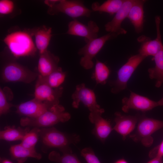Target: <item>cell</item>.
Listing matches in <instances>:
<instances>
[{
	"instance_id": "1",
	"label": "cell",
	"mask_w": 163,
	"mask_h": 163,
	"mask_svg": "<svg viewBox=\"0 0 163 163\" xmlns=\"http://www.w3.org/2000/svg\"><path fill=\"white\" fill-rule=\"evenodd\" d=\"M70 118V113L65 111V108L62 106L58 104L54 105L37 117L22 118L20 120V123L23 126L46 128L60 122L65 123Z\"/></svg>"
},
{
	"instance_id": "2",
	"label": "cell",
	"mask_w": 163,
	"mask_h": 163,
	"mask_svg": "<svg viewBox=\"0 0 163 163\" xmlns=\"http://www.w3.org/2000/svg\"><path fill=\"white\" fill-rule=\"evenodd\" d=\"M4 42L13 55L16 57L32 55L36 47L30 35L28 33L18 31L8 34Z\"/></svg>"
},
{
	"instance_id": "3",
	"label": "cell",
	"mask_w": 163,
	"mask_h": 163,
	"mask_svg": "<svg viewBox=\"0 0 163 163\" xmlns=\"http://www.w3.org/2000/svg\"><path fill=\"white\" fill-rule=\"evenodd\" d=\"M39 135L44 145L57 148L61 152L71 149L69 147L70 144H75L80 140L78 136L67 135L54 127L40 129Z\"/></svg>"
},
{
	"instance_id": "4",
	"label": "cell",
	"mask_w": 163,
	"mask_h": 163,
	"mask_svg": "<svg viewBox=\"0 0 163 163\" xmlns=\"http://www.w3.org/2000/svg\"><path fill=\"white\" fill-rule=\"evenodd\" d=\"M48 13L54 15L62 13L73 19L80 17H89L91 11L80 0H53L52 4L49 7Z\"/></svg>"
},
{
	"instance_id": "5",
	"label": "cell",
	"mask_w": 163,
	"mask_h": 163,
	"mask_svg": "<svg viewBox=\"0 0 163 163\" xmlns=\"http://www.w3.org/2000/svg\"><path fill=\"white\" fill-rule=\"evenodd\" d=\"M163 127V121L147 117L139 121L135 133L130 136L135 142H140L143 145L149 147L152 144V135Z\"/></svg>"
},
{
	"instance_id": "6",
	"label": "cell",
	"mask_w": 163,
	"mask_h": 163,
	"mask_svg": "<svg viewBox=\"0 0 163 163\" xmlns=\"http://www.w3.org/2000/svg\"><path fill=\"white\" fill-rule=\"evenodd\" d=\"M117 35L115 34L109 33L87 43L78 52L79 55L83 56L80 60L81 65L85 69H91L94 66L92 61L93 58L101 50L107 41L116 37Z\"/></svg>"
},
{
	"instance_id": "7",
	"label": "cell",
	"mask_w": 163,
	"mask_h": 163,
	"mask_svg": "<svg viewBox=\"0 0 163 163\" xmlns=\"http://www.w3.org/2000/svg\"><path fill=\"white\" fill-rule=\"evenodd\" d=\"M146 57L140 54L133 55L118 70L117 78L113 83L111 90L113 93H117L126 89L127 83L140 64Z\"/></svg>"
},
{
	"instance_id": "8",
	"label": "cell",
	"mask_w": 163,
	"mask_h": 163,
	"mask_svg": "<svg viewBox=\"0 0 163 163\" xmlns=\"http://www.w3.org/2000/svg\"><path fill=\"white\" fill-rule=\"evenodd\" d=\"M38 74L14 62L5 65L1 72V78L5 82H22L29 83L38 77Z\"/></svg>"
},
{
	"instance_id": "9",
	"label": "cell",
	"mask_w": 163,
	"mask_h": 163,
	"mask_svg": "<svg viewBox=\"0 0 163 163\" xmlns=\"http://www.w3.org/2000/svg\"><path fill=\"white\" fill-rule=\"evenodd\" d=\"M72 98L73 101L72 106L74 108H78L81 102L88 109L90 112L103 113L104 112V110L101 108L97 104L94 91L86 88L84 83L76 86L75 90L72 95Z\"/></svg>"
},
{
	"instance_id": "10",
	"label": "cell",
	"mask_w": 163,
	"mask_h": 163,
	"mask_svg": "<svg viewBox=\"0 0 163 163\" xmlns=\"http://www.w3.org/2000/svg\"><path fill=\"white\" fill-rule=\"evenodd\" d=\"M63 90L62 87L52 88L45 82L42 76L38 74L35 86L34 98L53 105L59 104V99L62 95Z\"/></svg>"
},
{
	"instance_id": "11",
	"label": "cell",
	"mask_w": 163,
	"mask_h": 163,
	"mask_svg": "<svg viewBox=\"0 0 163 163\" xmlns=\"http://www.w3.org/2000/svg\"><path fill=\"white\" fill-rule=\"evenodd\" d=\"M99 31V27L94 21H90L86 25L75 19L69 23L66 34L83 37L87 43L98 37Z\"/></svg>"
},
{
	"instance_id": "12",
	"label": "cell",
	"mask_w": 163,
	"mask_h": 163,
	"mask_svg": "<svg viewBox=\"0 0 163 163\" xmlns=\"http://www.w3.org/2000/svg\"><path fill=\"white\" fill-rule=\"evenodd\" d=\"M122 110L128 112L130 109L146 112L152 110L158 106L157 101L130 91L129 97H125L122 100Z\"/></svg>"
},
{
	"instance_id": "13",
	"label": "cell",
	"mask_w": 163,
	"mask_h": 163,
	"mask_svg": "<svg viewBox=\"0 0 163 163\" xmlns=\"http://www.w3.org/2000/svg\"><path fill=\"white\" fill-rule=\"evenodd\" d=\"M138 0H125L112 20L105 25V30L109 33L115 34L117 35L126 34V31L121 27V24L124 20L127 18L131 8Z\"/></svg>"
},
{
	"instance_id": "14",
	"label": "cell",
	"mask_w": 163,
	"mask_h": 163,
	"mask_svg": "<svg viewBox=\"0 0 163 163\" xmlns=\"http://www.w3.org/2000/svg\"><path fill=\"white\" fill-rule=\"evenodd\" d=\"M53 105L34 99L15 106L16 112L27 117H37L50 109Z\"/></svg>"
},
{
	"instance_id": "15",
	"label": "cell",
	"mask_w": 163,
	"mask_h": 163,
	"mask_svg": "<svg viewBox=\"0 0 163 163\" xmlns=\"http://www.w3.org/2000/svg\"><path fill=\"white\" fill-rule=\"evenodd\" d=\"M115 124L113 130L120 134L125 140L135 129L138 119L137 116L126 115L119 112L115 113Z\"/></svg>"
},
{
	"instance_id": "16",
	"label": "cell",
	"mask_w": 163,
	"mask_h": 163,
	"mask_svg": "<svg viewBox=\"0 0 163 163\" xmlns=\"http://www.w3.org/2000/svg\"><path fill=\"white\" fill-rule=\"evenodd\" d=\"M102 114L90 112L88 118L91 122L94 125L93 134L102 142H104L113 130L110 122L102 117Z\"/></svg>"
},
{
	"instance_id": "17",
	"label": "cell",
	"mask_w": 163,
	"mask_h": 163,
	"mask_svg": "<svg viewBox=\"0 0 163 163\" xmlns=\"http://www.w3.org/2000/svg\"><path fill=\"white\" fill-rule=\"evenodd\" d=\"M155 19L156 38L154 40H148L143 43L139 50V54L146 57L149 56H154L163 48L160 28L161 18L159 16H156Z\"/></svg>"
},
{
	"instance_id": "18",
	"label": "cell",
	"mask_w": 163,
	"mask_h": 163,
	"mask_svg": "<svg viewBox=\"0 0 163 163\" xmlns=\"http://www.w3.org/2000/svg\"><path fill=\"white\" fill-rule=\"evenodd\" d=\"M58 57L47 50L40 54L38 64L39 75L45 77L57 69L59 62Z\"/></svg>"
},
{
	"instance_id": "19",
	"label": "cell",
	"mask_w": 163,
	"mask_h": 163,
	"mask_svg": "<svg viewBox=\"0 0 163 163\" xmlns=\"http://www.w3.org/2000/svg\"><path fill=\"white\" fill-rule=\"evenodd\" d=\"M9 151L11 158L17 161L24 162L28 158L38 160L42 158L41 154L37 152L35 148H27L20 144L11 146Z\"/></svg>"
},
{
	"instance_id": "20",
	"label": "cell",
	"mask_w": 163,
	"mask_h": 163,
	"mask_svg": "<svg viewBox=\"0 0 163 163\" xmlns=\"http://www.w3.org/2000/svg\"><path fill=\"white\" fill-rule=\"evenodd\" d=\"M145 0H138L131 8L127 18L133 25L137 33L142 32L143 24V5Z\"/></svg>"
},
{
	"instance_id": "21",
	"label": "cell",
	"mask_w": 163,
	"mask_h": 163,
	"mask_svg": "<svg viewBox=\"0 0 163 163\" xmlns=\"http://www.w3.org/2000/svg\"><path fill=\"white\" fill-rule=\"evenodd\" d=\"M52 28L45 26L39 28L34 32L36 48L40 54L47 50V48L52 36Z\"/></svg>"
},
{
	"instance_id": "22",
	"label": "cell",
	"mask_w": 163,
	"mask_h": 163,
	"mask_svg": "<svg viewBox=\"0 0 163 163\" xmlns=\"http://www.w3.org/2000/svg\"><path fill=\"white\" fill-rule=\"evenodd\" d=\"M155 61V66L148 70L149 78L156 80L155 86L159 87L163 84V48L152 59Z\"/></svg>"
},
{
	"instance_id": "23",
	"label": "cell",
	"mask_w": 163,
	"mask_h": 163,
	"mask_svg": "<svg viewBox=\"0 0 163 163\" xmlns=\"http://www.w3.org/2000/svg\"><path fill=\"white\" fill-rule=\"evenodd\" d=\"M29 131L28 127L23 129L20 127L7 126L0 131V139L8 141H21Z\"/></svg>"
},
{
	"instance_id": "24",
	"label": "cell",
	"mask_w": 163,
	"mask_h": 163,
	"mask_svg": "<svg viewBox=\"0 0 163 163\" xmlns=\"http://www.w3.org/2000/svg\"><path fill=\"white\" fill-rule=\"evenodd\" d=\"M125 0H108L100 5L95 2L92 5L91 8L94 11L100 13L106 12L110 15L116 13L120 9Z\"/></svg>"
},
{
	"instance_id": "25",
	"label": "cell",
	"mask_w": 163,
	"mask_h": 163,
	"mask_svg": "<svg viewBox=\"0 0 163 163\" xmlns=\"http://www.w3.org/2000/svg\"><path fill=\"white\" fill-rule=\"evenodd\" d=\"M61 152L60 154L55 151H52L49 155V159L57 163H82L71 149Z\"/></svg>"
},
{
	"instance_id": "26",
	"label": "cell",
	"mask_w": 163,
	"mask_h": 163,
	"mask_svg": "<svg viewBox=\"0 0 163 163\" xmlns=\"http://www.w3.org/2000/svg\"><path fill=\"white\" fill-rule=\"evenodd\" d=\"M66 77L65 73L62 71L61 67H58L47 76L43 77L48 84L55 88L59 87L64 82Z\"/></svg>"
},
{
	"instance_id": "27",
	"label": "cell",
	"mask_w": 163,
	"mask_h": 163,
	"mask_svg": "<svg viewBox=\"0 0 163 163\" xmlns=\"http://www.w3.org/2000/svg\"><path fill=\"white\" fill-rule=\"evenodd\" d=\"M109 74L110 71L108 67L104 64L97 59L94 72L92 76L96 83L102 85L105 84Z\"/></svg>"
},
{
	"instance_id": "28",
	"label": "cell",
	"mask_w": 163,
	"mask_h": 163,
	"mask_svg": "<svg viewBox=\"0 0 163 163\" xmlns=\"http://www.w3.org/2000/svg\"><path fill=\"white\" fill-rule=\"evenodd\" d=\"M40 128L35 127L28 132L21 140L20 144L24 147L29 149L35 148L40 136Z\"/></svg>"
},
{
	"instance_id": "29",
	"label": "cell",
	"mask_w": 163,
	"mask_h": 163,
	"mask_svg": "<svg viewBox=\"0 0 163 163\" xmlns=\"http://www.w3.org/2000/svg\"><path fill=\"white\" fill-rule=\"evenodd\" d=\"M8 99L3 90L0 88V115L1 116L8 113L10 108L14 106L8 102Z\"/></svg>"
},
{
	"instance_id": "30",
	"label": "cell",
	"mask_w": 163,
	"mask_h": 163,
	"mask_svg": "<svg viewBox=\"0 0 163 163\" xmlns=\"http://www.w3.org/2000/svg\"><path fill=\"white\" fill-rule=\"evenodd\" d=\"M81 154L87 163H101L93 150L90 148L86 147L82 149L81 151Z\"/></svg>"
},
{
	"instance_id": "31",
	"label": "cell",
	"mask_w": 163,
	"mask_h": 163,
	"mask_svg": "<svg viewBox=\"0 0 163 163\" xmlns=\"http://www.w3.org/2000/svg\"><path fill=\"white\" fill-rule=\"evenodd\" d=\"M14 8L13 2L10 0L0 1V14L1 15H6L11 13Z\"/></svg>"
},
{
	"instance_id": "32",
	"label": "cell",
	"mask_w": 163,
	"mask_h": 163,
	"mask_svg": "<svg viewBox=\"0 0 163 163\" xmlns=\"http://www.w3.org/2000/svg\"><path fill=\"white\" fill-rule=\"evenodd\" d=\"M149 156L151 158L156 156L162 158L163 156V140L158 146L150 151Z\"/></svg>"
},
{
	"instance_id": "33",
	"label": "cell",
	"mask_w": 163,
	"mask_h": 163,
	"mask_svg": "<svg viewBox=\"0 0 163 163\" xmlns=\"http://www.w3.org/2000/svg\"><path fill=\"white\" fill-rule=\"evenodd\" d=\"M147 163H163L162 158L156 156L152 158Z\"/></svg>"
},
{
	"instance_id": "34",
	"label": "cell",
	"mask_w": 163,
	"mask_h": 163,
	"mask_svg": "<svg viewBox=\"0 0 163 163\" xmlns=\"http://www.w3.org/2000/svg\"><path fill=\"white\" fill-rule=\"evenodd\" d=\"M0 163H14L10 160L5 158H1ZM17 163H24L21 161H17Z\"/></svg>"
},
{
	"instance_id": "35",
	"label": "cell",
	"mask_w": 163,
	"mask_h": 163,
	"mask_svg": "<svg viewBox=\"0 0 163 163\" xmlns=\"http://www.w3.org/2000/svg\"><path fill=\"white\" fill-rule=\"evenodd\" d=\"M114 163H129L126 160L123 158L117 160Z\"/></svg>"
},
{
	"instance_id": "36",
	"label": "cell",
	"mask_w": 163,
	"mask_h": 163,
	"mask_svg": "<svg viewBox=\"0 0 163 163\" xmlns=\"http://www.w3.org/2000/svg\"><path fill=\"white\" fill-rule=\"evenodd\" d=\"M158 106H163V97L157 101Z\"/></svg>"
}]
</instances>
